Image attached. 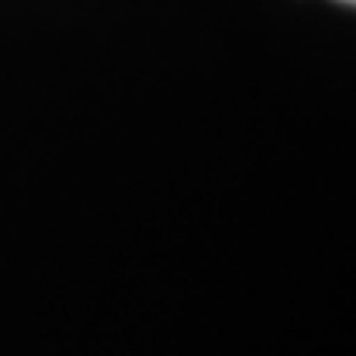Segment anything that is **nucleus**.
I'll return each instance as SVG.
<instances>
[{
  "instance_id": "nucleus-1",
  "label": "nucleus",
  "mask_w": 356,
  "mask_h": 356,
  "mask_svg": "<svg viewBox=\"0 0 356 356\" xmlns=\"http://www.w3.org/2000/svg\"><path fill=\"white\" fill-rule=\"evenodd\" d=\"M341 3H350V6H356V0H341Z\"/></svg>"
}]
</instances>
